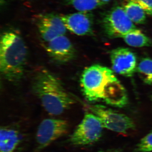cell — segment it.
Returning <instances> with one entry per match:
<instances>
[{
    "label": "cell",
    "instance_id": "obj_19",
    "mask_svg": "<svg viewBox=\"0 0 152 152\" xmlns=\"http://www.w3.org/2000/svg\"><path fill=\"white\" fill-rule=\"evenodd\" d=\"M98 152H119L118 151H100Z\"/></svg>",
    "mask_w": 152,
    "mask_h": 152
},
{
    "label": "cell",
    "instance_id": "obj_8",
    "mask_svg": "<svg viewBox=\"0 0 152 152\" xmlns=\"http://www.w3.org/2000/svg\"><path fill=\"white\" fill-rule=\"evenodd\" d=\"M36 24L41 37L46 42L64 35L67 30L60 15L53 14L39 15L36 18Z\"/></svg>",
    "mask_w": 152,
    "mask_h": 152
},
{
    "label": "cell",
    "instance_id": "obj_14",
    "mask_svg": "<svg viewBox=\"0 0 152 152\" xmlns=\"http://www.w3.org/2000/svg\"><path fill=\"white\" fill-rule=\"evenodd\" d=\"M124 8L132 21L137 24H143L145 21L146 12L140 5L132 1H128Z\"/></svg>",
    "mask_w": 152,
    "mask_h": 152
},
{
    "label": "cell",
    "instance_id": "obj_1",
    "mask_svg": "<svg viewBox=\"0 0 152 152\" xmlns=\"http://www.w3.org/2000/svg\"><path fill=\"white\" fill-rule=\"evenodd\" d=\"M80 85L83 94L89 102L103 101L106 103L122 107L127 104L126 90L109 68L94 65L82 73Z\"/></svg>",
    "mask_w": 152,
    "mask_h": 152
},
{
    "label": "cell",
    "instance_id": "obj_13",
    "mask_svg": "<svg viewBox=\"0 0 152 152\" xmlns=\"http://www.w3.org/2000/svg\"><path fill=\"white\" fill-rule=\"evenodd\" d=\"M126 43L130 46L142 47L150 46L151 40L140 30H133L122 37Z\"/></svg>",
    "mask_w": 152,
    "mask_h": 152
},
{
    "label": "cell",
    "instance_id": "obj_3",
    "mask_svg": "<svg viewBox=\"0 0 152 152\" xmlns=\"http://www.w3.org/2000/svg\"><path fill=\"white\" fill-rule=\"evenodd\" d=\"M27 49L19 34L14 31L4 32L0 42V71L10 82H18L23 75Z\"/></svg>",
    "mask_w": 152,
    "mask_h": 152
},
{
    "label": "cell",
    "instance_id": "obj_6",
    "mask_svg": "<svg viewBox=\"0 0 152 152\" xmlns=\"http://www.w3.org/2000/svg\"><path fill=\"white\" fill-rule=\"evenodd\" d=\"M102 26L105 32L111 38H122L137 29L124 7L120 6L113 8L106 14L103 19Z\"/></svg>",
    "mask_w": 152,
    "mask_h": 152
},
{
    "label": "cell",
    "instance_id": "obj_5",
    "mask_svg": "<svg viewBox=\"0 0 152 152\" xmlns=\"http://www.w3.org/2000/svg\"><path fill=\"white\" fill-rule=\"evenodd\" d=\"M89 109L99 119L104 128L110 130L126 134L135 128L133 120L124 114L99 105L91 106Z\"/></svg>",
    "mask_w": 152,
    "mask_h": 152
},
{
    "label": "cell",
    "instance_id": "obj_7",
    "mask_svg": "<svg viewBox=\"0 0 152 152\" xmlns=\"http://www.w3.org/2000/svg\"><path fill=\"white\" fill-rule=\"evenodd\" d=\"M69 124L67 121L58 119H46L38 127L36 142L38 149L45 148L57 139L67 132Z\"/></svg>",
    "mask_w": 152,
    "mask_h": 152
},
{
    "label": "cell",
    "instance_id": "obj_17",
    "mask_svg": "<svg viewBox=\"0 0 152 152\" xmlns=\"http://www.w3.org/2000/svg\"><path fill=\"white\" fill-rule=\"evenodd\" d=\"M136 150L139 152H150L152 151V131L141 139L137 145Z\"/></svg>",
    "mask_w": 152,
    "mask_h": 152
},
{
    "label": "cell",
    "instance_id": "obj_4",
    "mask_svg": "<svg viewBox=\"0 0 152 152\" xmlns=\"http://www.w3.org/2000/svg\"><path fill=\"white\" fill-rule=\"evenodd\" d=\"M104 127L100 120L94 114H85L69 138L71 144L85 146L98 141L102 135Z\"/></svg>",
    "mask_w": 152,
    "mask_h": 152
},
{
    "label": "cell",
    "instance_id": "obj_20",
    "mask_svg": "<svg viewBox=\"0 0 152 152\" xmlns=\"http://www.w3.org/2000/svg\"><path fill=\"white\" fill-rule=\"evenodd\" d=\"M100 1L104 3V4H105V3L109 1L110 0H100Z\"/></svg>",
    "mask_w": 152,
    "mask_h": 152
},
{
    "label": "cell",
    "instance_id": "obj_10",
    "mask_svg": "<svg viewBox=\"0 0 152 152\" xmlns=\"http://www.w3.org/2000/svg\"><path fill=\"white\" fill-rule=\"evenodd\" d=\"M113 70L117 74L132 77L137 68V59L135 54L130 49L118 48L111 52Z\"/></svg>",
    "mask_w": 152,
    "mask_h": 152
},
{
    "label": "cell",
    "instance_id": "obj_12",
    "mask_svg": "<svg viewBox=\"0 0 152 152\" xmlns=\"http://www.w3.org/2000/svg\"><path fill=\"white\" fill-rule=\"evenodd\" d=\"M20 142L18 131L10 127H3L0 131V152H15Z\"/></svg>",
    "mask_w": 152,
    "mask_h": 152
},
{
    "label": "cell",
    "instance_id": "obj_15",
    "mask_svg": "<svg viewBox=\"0 0 152 152\" xmlns=\"http://www.w3.org/2000/svg\"><path fill=\"white\" fill-rule=\"evenodd\" d=\"M68 4L78 12H91L104 4L100 0H66Z\"/></svg>",
    "mask_w": 152,
    "mask_h": 152
},
{
    "label": "cell",
    "instance_id": "obj_2",
    "mask_svg": "<svg viewBox=\"0 0 152 152\" xmlns=\"http://www.w3.org/2000/svg\"><path fill=\"white\" fill-rule=\"evenodd\" d=\"M33 88L44 109L50 115H61L75 103L61 82L48 71H42L37 74Z\"/></svg>",
    "mask_w": 152,
    "mask_h": 152
},
{
    "label": "cell",
    "instance_id": "obj_18",
    "mask_svg": "<svg viewBox=\"0 0 152 152\" xmlns=\"http://www.w3.org/2000/svg\"><path fill=\"white\" fill-rule=\"evenodd\" d=\"M126 1H132L140 6L145 11L146 13L152 15V0H124Z\"/></svg>",
    "mask_w": 152,
    "mask_h": 152
},
{
    "label": "cell",
    "instance_id": "obj_11",
    "mask_svg": "<svg viewBox=\"0 0 152 152\" xmlns=\"http://www.w3.org/2000/svg\"><path fill=\"white\" fill-rule=\"evenodd\" d=\"M47 43L46 48L48 54L57 63L66 64L75 58V48L65 35L57 37Z\"/></svg>",
    "mask_w": 152,
    "mask_h": 152
},
{
    "label": "cell",
    "instance_id": "obj_9",
    "mask_svg": "<svg viewBox=\"0 0 152 152\" xmlns=\"http://www.w3.org/2000/svg\"><path fill=\"white\" fill-rule=\"evenodd\" d=\"M67 30L78 36L92 35L94 17L91 12L60 15Z\"/></svg>",
    "mask_w": 152,
    "mask_h": 152
},
{
    "label": "cell",
    "instance_id": "obj_16",
    "mask_svg": "<svg viewBox=\"0 0 152 152\" xmlns=\"http://www.w3.org/2000/svg\"><path fill=\"white\" fill-rule=\"evenodd\" d=\"M137 71L142 80L148 84H152V59L145 58L140 61Z\"/></svg>",
    "mask_w": 152,
    "mask_h": 152
}]
</instances>
